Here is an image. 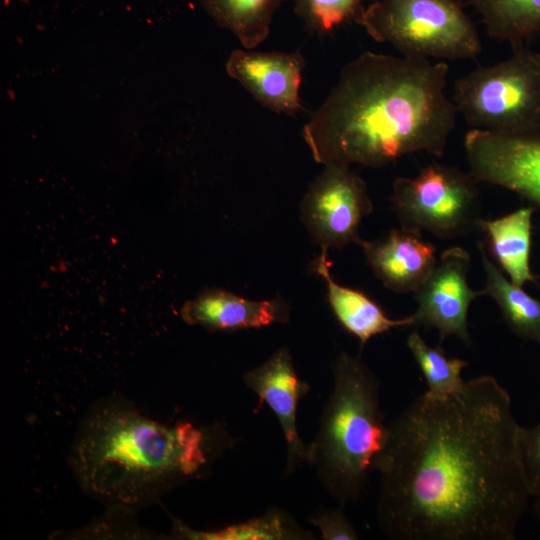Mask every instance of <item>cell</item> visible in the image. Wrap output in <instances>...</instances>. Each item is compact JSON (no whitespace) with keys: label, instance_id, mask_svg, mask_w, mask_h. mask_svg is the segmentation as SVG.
Returning <instances> with one entry per match:
<instances>
[{"label":"cell","instance_id":"6da1fadb","mask_svg":"<svg viewBox=\"0 0 540 540\" xmlns=\"http://www.w3.org/2000/svg\"><path fill=\"white\" fill-rule=\"evenodd\" d=\"M374 471L376 517L394 540H514L532 497L508 391L490 375L416 397L391 423Z\"/></svg>","mask_w":540,"mask_h":540},{"label":"cell","instance_id":"7a4b0ae2","mask_svg":"<svg viewBox=\"0 0 540 540\" xmlns=\"http://www.w3.org/2000/svg\"><path fill=\"white\" fill-rule=\"evenodd\" d=\"M443 61L364 52L348 62L302 136L323 165L381 167L415 152L441 157L456 126Z\"/></svg>","mask_w":540,"mask_h":540},{"label":"cell","instance_id":"3957f363","mask_svg":"<svg viewBox=\"0 0 540 540\" xmlns=\"http://www.w3.org/2000/svg\"><path fill=\"white\" fill-rule=\"evenodd\" d=\"M210 432L190 422L169 427L128 408H103L79 436L76 470L93 492L137 502L205 472L212 456Z\"/></svg>","mask_w":540,"mask_h":540},{"label":"cell","instance_id":"277c9868","mask_svg":"<svg viewBox=\"0 0 540 540\" xmlns=\"http://www.w3.org/2000/svg\"><path fill=\"white\" fill-rule=\"evenodd\" d=\"M331 371L332 391L307 445V465L324 490L344 506L361 496L389 429L380 407L379 380L365 363L340 352Z\"/></svg>","mask_w":540,"mask_h":540},{"label":"cell","instance_id":"5b68a950","mask_svg":"<svg viewBox=\"0 0 540 540\" xmlns=\"http://www.w3.org/2000/svg\"><path fill=\"white\" fill-rule=\"evenodd\" d=\"M454 83L452 101L472 129L517 136L540 131V52L524 45Z\"/></svg>","mask_w":540,"mask_h":540},{"label":"cell","instance_id":"8992f818","mask_svg":"<svg viewBox=\"0 0 540 540\" xmlns=\"http://www.w3.org/2000/svg\"><path fill=\"white\" fill-rule=\"evenodd\" d=\"M357 24L403 56L463 60L481 52L476 26L459 0H373Z\"/></svg>","mask_w":540,"mask_h":540},{"label":"cell","instance_id":"52a82bcc","mask_svg":"<svg viewBox=\"0 0 540 540\" xmlns=\"http://www.w3.org/2000/svg\"><path fill=\"white\" fill-rule=\"evenodd\" d=\"M477 183L470 172L430 163L414 177L395 179L391 207L402 229L441 239L466 236L482 219Z\"/></svg>","mask_w":540,"mask_h":540},{"label":"cell","instance_id":"ba28073f","mask_svg":"<svg viewBox=\"0 0 540 540\" xmlns=\"http://www.w3.org/2000/svg\"><path fill=\"white\" fill-rule=\"evenodd\" d=\"M324 166L301 201V221L321 250L360 245V224L373 211L366 183L348 165Z\"/></svg>","mask_w":540,"mask_h":540},{"label":"cell","instance_id":"9c48e42d","mask_svg":"<svg viewBox=\"0 0 540 540\" xmlns=\"http://www.w3.org/2000/svg\"><path fill=\"white\" fill-rule=\"evenodd\" d=\"M470 173L540 206V131L506 136L470 129L464 137Z\"/></svg>","mask_w":540,"mask_h":540},{"label":"cell","instance_id":"30bf717a","mask_svg":"<svg viewBox=\"0 0 540 540\" xmlns=\"http://www.w3.org/2000/svg\"><path fill=\"white\" fill-rule=\"evenodd\" d=\"M470 267V255L462 247L441 253L429 276L413 292L417 302L414 325L436 329L441 340L456 336L470 344L468 310L472 301L483 295L482 290H473L468 284Z\"/></svg>","mask_w":540,"mask_h":540},{"label":"cell","instance_id":"8fae6325","mask_svg":"<svg viewBox=\"0 0 540 540\" xmlns=\"http://www.w3.org/2000/svg\"><path fill=\"white\" fill-rule=\"evenodd\" d=\"M243 380L258 396L257 409L266 403L278 419L286 442L284 474H294L307 464L308 446L298 432L297 409L310 385L297 373L287 346L280 347L260 366L246 372Z\"/></svg>","mask_w":540,"mask_h":540},{"label":"cell","instance_id":"7c38bea8","mask_svg":"<svg viewBox=\"0 0 540 540\" xmlns=\"http://www.w3.org/2000/svg\"><path fill=\"white\" fill-rule=\"evenodd\" d=\"M305 59L299 52L235 49L227 74L262 106L289 116L304 110L299 95Z\"/></svg>","mask_w":540,"mask_h":540},{"label":"cell","instance_id":"4fadbf2b","mask_svg":"<svg viewBox=\"0 0 540 540\" xmlns=\"http://www.w3.org/2000/svg\"><path fill=\"white\" fill-rule=\"evenodd\" d=\"M377 279L395 293L415 292L437 263L436 248L421 233L393 229L377 241L359 245Z\"/></svg>","mask_w":540,"mask_h":540},{"label":"cell","instance_id":"5bb4252c","mask_svg":"<svg viewBox=\"0 0 540 540\" xmlns=\"http://www.w3.org/2000/svg\"><path fill=\"white\" fill-rule=\"evenodd\" d=\"M180 315L189 325H198L211 331H236L287 323L290 309L279 295L256 301L223 289L211 288L187 301Z\"/></svg>","mask_w":540,"mask_h":540},{"label":"cell","instance_id":"9a60e30c","mask_svg":"<svg viewBox=\"0 0 540 540\" xmlns=\"http://www.w3.org/2000/svg\"><path fill=\"white\" fill-rule=\"evenodd\" d=\"M328 251L321 250V254L313 261L315 271L326 283L327 301L341 326L355 336L361 348L372 338L398 327L414 325L412 315L392 319L370 297L360 290L339 284L330 273Z\"/></svg>","mask_w":540,"mask_h":540},{"label":"cell","instance_id":"2e32d148","mask_svg":"<svg viewBox=\"0 0 540 540\" xmlns=\"http://www.w3.org/2000/svg\"><path fill=\"white\" fill-rule=\"evenodd\" d=\"M533 213L530 205L496 219H481L478 226L486 236V250L510 281L521 287L537 282L530 265Z\"/></svg>","mask_w":540,"mask_h":540},{"label":"cell","instance_id":"e0dca14e","mask_svg":"<svg viewBox=\"0 0 540 540\" xmlns=\"http://www.w3.org/2000/svg\"><path fill=\"white\" fill-rule=\"evenodd\" d=\"M485 273L483 295L498 305L504 321L519 338L540 345V299L510 281L491 262L484 243H477Z\"/></svg>","mask_w":540,"mask_h":540},{"label":"cell","instance_id":"ac0fdd59","mask_svg":"<svg viewBox=\"0 0 540 540\" xmlns=\"http://www.w3.org/2000/svg\"><path fill=\"white\" fill-rule=\"evenodd\" d=\"M212 19L230 30L246 49L269 36L278 0H201Z\"/></svg>","mask_w":540,"mask_h":540},{"label":"cell","instance_id":"d6986e66","mask_svg":"<svg viewBox=\"0 0 540 540\" xmlns=\"http://www.w3.org/2000/svg\"><path fill=\"white\" fill-rule=\"evenodd\" d=\"M490 37L522 46L540 30V0H469Z\"/></svg>","mask_w":540,"mask_h":540},{"label":"cell","instance_id":"ffe728a7","mask_svg":"<svg viewBox=\"0 0 540 540\" xmlns=\"http://www.w3.org/2000/svg\"><path fill=\"white\" fill-rule=\"evenodd\" d=\"M177 535L196 540H313L286 511L272 507L263 515L216 530L199 531L179 522Z\"/></svg>","mask_w":540,"mask_h":540},{"label":"cell","instance_id":"44dd1931","mask_svg":"<svg viewBox=\"0 0 540 540\" xmlns=\"http://www.w3.org/2000/svg\"><path fill=\"white\" fill-rule=\"evenodd\" d=\"M407 347L425 378L429 395L444 398L463 389L461 373L468 362L448 357L440 346L428 345L417 331L409 334Z\"/></svg>","mask_w":540,"mask_h":540},{"label":"cell","instance_id":"7402d4cb","mask_svg":"<svg viewBox=\"0 0 540 540\" xmlns=\"http://www.w3.org/2000/svg\"><path fill=\"white\" fill-rule=\"evenodd\" d=\"M372 0H293L294 11L310 31L324 35L349 22L357 24Z\"/></svg>","mask_w":540,"mask_h":540},{"label":"cell","instance_id":"603a6c76","mask_svg":"<svg viewBox=\"0 0 540 540\" xmlns=\"http://www.w3.org/2000/svg\"><path fill=\"white\" fill-rule=\"evenodd\" d=\"M518 456L523 475L532 497L540 495V423L533 427L520 426Z\"/></svg>","mask_w":540,"mask_h":540},{"label":"cell","instance_id":"cb8c5ba5","mask_svg":"<svg viewBox=\"0 0 540 540\" xmlns=\"http://www.w3.org/2000/svg\"><path fill=\"white\" fill-rule=\"evenodd\" d=\"M308 521L319 530L323 540L359 539L354 525L344 514L342 506L318 511L312 514Z\"/></svg>","mask_w":540,"mask_h":540},{"label":"cell","instance_id":"d4e9b609","mask_svg":"<svg viewBox=\"0 0 540 540\" xmlns=\"http://www.w3.org/2000/svg\"><path fill=\"white\" fill-rule=\"evenodd\" d=\"M535 501L533 504L534 513L536 515V518L538 522L540 523V495L537 497H534Z\"/></svg>","mask_w":540,"mask_h":540}]
</instances>
